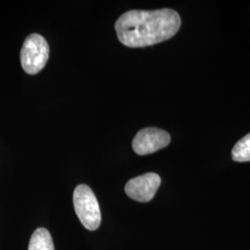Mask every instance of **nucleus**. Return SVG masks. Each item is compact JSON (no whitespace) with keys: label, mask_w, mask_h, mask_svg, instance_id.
Returning <instances> with one entry per match:
<instances>
[{"label":"nucleus","mask_w":250,"mask_h":250,"mask_svg":"<svg viewBox=\"0 0 250 250\" xmlns=\"http://www.w3.org/2000/svg\"><path fill=\"white\" fill-rule=\"evenodd\" d=\"M73 205L81 223L89 231H95L101 224L99 201L92 189L86 185H80L73 193Z\"/></svg>","instance_id":"f03ea898"},{"label":"nucleus","mask_w":250,"mask_h":250,"mask_svg":"<svg viewBox=\"0 0 250 250\" xmlns=\"http://www.w3.org/2000/svg\"><path fill=\"white\" fill-rule=\"evenodd\" d=\"M28 250H55L50 232L45 228L36 229L31 236Z\"/></svg>","instance_id":"423d86ee"},{"label":"nucleus","mask_w":250,"mask_h":250,"mask_svg":"<svg viewBox=\"0 0 250 250\" xmlns=\"http://www.w3.org/2000/svg\"><path fill=\"white\" fill-rule=\"evenodd\" d=\"M161 183L160 175L148 172L128 181L125 186V193L135 201L148 202L153 199Z\"/></svg>","instance_id":"39448f33"},{"label":"nucleus","mask_w":250,"mask_h":250,"mask_svg":"<svg viewBox=\"0 0 250 250\" xmlns=\"http://www.w3.org/2000/svg\"><path fill=\"white\" fill-rule=\"evenodd\" d=\"M180 26L181 18L173 9H134L117 20L115 30L123 45L144 47L170 39L176 35Z\"/></svg>","instance_id":"f257e3e1"},{"label":"nucleus","mask_w":250,"mask_h":250,"mask_svg":"<svg viewBox=\"0 0 250 250\" xmlns=\"http://www.w3.org/2000/svg\"><path fill=\"white\" fill-rule=\"evenodd\" d=\"M49 58V46L45 38L38 34L27 37L21 51V63L28 74L42 71Z\"/></svg>","instance_id":"7ed1b4c3"},{"label":"nucleus","mask_w":250,"mask_h":250,"mask_svg":"<svg viewBox=\"0 0 250 250\" xmlns=\"http://www.w3.org/2000/svg\"><path fill=\"white\" fill-rule=\"evenodd\" d=\"M232 160L237 162L250 161V134H247L233 146Z\"/></svg>","instance_id":"0eeeda50"},{"label":"nucleus","mask_w":250,"mask_h":250,"mask_svg":"<svg viewBox=\"0 0 250 250\" xmlns=\"http://www.w3.org/2000/svg\"><path fill=\"white\" fill-rule=\"evenodd\" d=\"M170 142V134L158 128L140 130L133 140V149L137 155H148L166 147Z\"/></svg>","instance_id":"20e7f679"}]
</instances>
